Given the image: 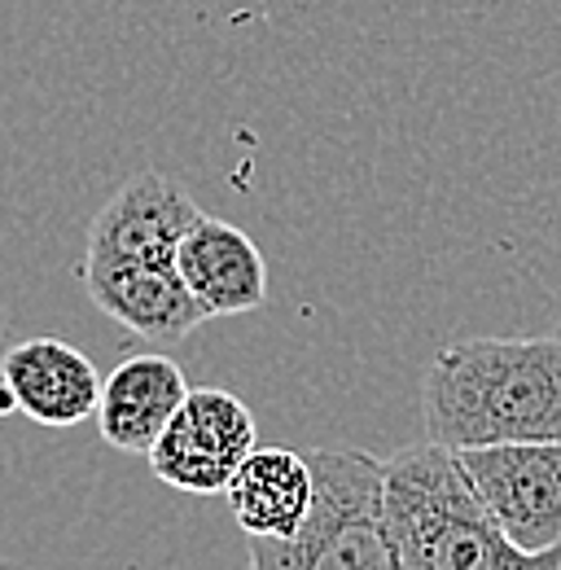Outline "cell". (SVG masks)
Listing matches in <instances>:
<instances>
[{
  "label": "cell",
  "instance_id": "1",
  "mask_svg": "<svg viewBox=\"0 0 561 570\" xmlns=\"http://www.w3.org/2000/svg\"><path fill=\"white\" fill-rule=\"evenodd\" d=\"M421 422L452 452L561 439V338L447 343L425 364Z\"/></svg>",
  "mask_w": 561,
  "mask_h": 570
},
{
  "label": "cell",
  "instance_id": "2",
  "mask_svg": "<svg viewBox=\"0 0 561 570\" xmlns=\"http://www.w3.org/2000/svg\"><path fill=\"white\" fill-rule=\"evenodd\" d=\"M382 509L404 570H561V544L518 549L479 500L452 448L417 443L386 461Z\"/></svg>",
  "mask_w": 561,
  "mask_h": 570
},
{
  "label": "cell",
  "instance_id": "3",
  "mask_svg": "<svg viewBox=\"0 0 561 570\" xmlns=\"http://www.w3.org/2000/svg\"><path fill=\"white\" fill-rule=\"evenodd\" d=\"M312 509L289 540H250V570H404L382 509L386 461L312 448Z\"/></svg>",
  "mask_w": 561,
  "mask_h": 570
},
{
  "label": "cell",
  "instance_id": "4",
  "mask_svg": "<svg viewBox=\"0 0 561 570\" xmlns=\"http://www.w3.org/2000/svg\"><path fill=\"white\" fill-rule=\"evenodd\" d=\"M495 527L526 553L561 544V439L456 452Z\"/></svg>",
  "mask_w": 561,
  "mask_h": 570
},
{
  "label": "cell",
  "instance_id": "5",
  "mask_svg": "<svg viewBox=\"0 0 561 570\" xmlns=\"http://www.w3.org/2000/svg\"><path fill=\"white\" fill-rule=\"evenodd\" d=\"M255 448V413L246 400L219 386H189L185 404L145 452L158 483L194 497H215L228 488L233 470Z\"/></svg>",
  "mask_w": 561,
  "mask_h": 570
},
{
  "label": "cell",
  "instance_id": "6",
  "mask_svg": "<svg viewBox=\"0 0 561 570\" xmlns=\"http://www.w3.org/2000/svg\"><path fill=\"white\" fill-rule=\"evenodd\" d=\"M203 219L189 189L163 171H140L97 212L83 268H176V250Z\"/></svg>",
  "mask_w": 561,
  "mask_h": 570
},
{
  "label": "cell",
  "instance_id": "7",
  "mask_svg": "<svg viewBox=\"0 0 561 570\" xmlns=\"http://www.w3.org/2000/svg\"><path fill=\"white\" fill-rule=\"evenodd\" d=\"M0 391L36 426H79L97 413L101 373L62 338H27L0 360Z\"/></svg>",
  "mask_w": 561,
  "mask_h": 570
},
{
  "label": "cell",
  "instance_id": "8",
  "mask_svg": "<svg viewBox=\"0 0 561 570\" xmlns=\"http://www.w3.org/2000/svg\"><path fill=\"white\" fill-rule=\"evenodd\" d=\"M189 382L185 368L171 356L145 352V356L119 360L106 377H101V395H97V430L115 452L145 456L167 422L176 417V409L185 404Z\"/></svg>",
  "mask_w": 561,
  "mask_h": 570
},
{
  "label": "cell",
  "instance_id": "9",
  "mask_svg": "<svg viewBox=\"0 0 561 570\" xmlns=\"http://www.w3.org/2000/svg\"><path fill=\"white\" fill-rule=\"evenodd\" d=\"M176 273L207 316H242L264 307L268 298V264L255 237L228 219L203 215L176 250Z\"/></svg>",
  "mask_w": 561,
  "mask_h": 570
},
{
  "label": "cell",
  "instance_id": "10",
  "mask_svg": "<svg viewBox=\"0 0 561 570\" xmlns=\"http://www.w3.org/2000/svg\"><path fill=\"white\" fill-rule=\"evenodd\" d=\"M79 277L101 316L149 343H180L207 321L176 268H83Z\"/></svg>",
  "mask_w": 561,
  "mask_h": 570
},
{
  "label": "cell",
  "instance_id": "11",
  "mask_svg": "<svg viewBox=\"0 0 561 570\" xmlns=\"http://www.w3.org/2000/svg\"><path fill=\"white\" fill-rule=\"evenodd\" d=\"M312 492H316V479H312L307 452L255 443L219 497L228 500L233 522L250 540H289L312 509Z\"/></svg>",
  "mask_w": 561,
  "mask_h": 570
},
{
  "label": "cell",
  "instance_id": "12",
  "mask_svg": "<svg viewBox=\"0 0 561 570\" xmlns=\"http://www.w3.org/2000/svg\"><path fill=\"white\" fill-rule=\"evenodd\" d=\"M553 334H558V338H561V321H558V330H553Z\"/></svg>",
  "mask_w": 561,
  "mask_h": 570
}]
</instances>
